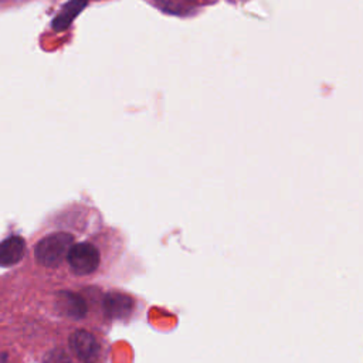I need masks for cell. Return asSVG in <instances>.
I'll list each match as a JSON object with an SVG mask.
<instances>
[{
    "label": "cell",
    "instance_id": "cell-1",
    "mask_svg": "<svg viewBox=\"0 0 363 363\" xmlns=\"http://www.w3.org/2000/svg\"><path fill=\"white\" fill-rule=\"evenodd\" d=\"M72 244L74 238L68 233L50 234L37 242L34 250L35 259L44 267H57L67 257Z\"/></svg>",
    "mask_w": 363,
    "mask_h": 363
},
{
    "label": "cell",
    "instance_id": "cell-2",
    "mask_svg": "<svg viewBox=\"0 0 363 363\" xmlns=\"http://www.w3.org/2000/svg\"><path fill=\"white\" fill-rule=\"evenodd\" d=\"M65 258L69 268L78 275H88L95 272L101 261L99 251L89 242L72 244Z\"/></svg>",
    "mask_w": 363,
    "mask_h": 363
},
{
    "label": "cell",
    "instance_id": "cell-3",
    "mask_svg": "<svg viewBox=\"0 0 363 363\" xmlns=\"http://www.w3.org/2000/svg\"><path fill=\"white\" fill-rule=\"evenodd\" d=\"M69 346L84 363H95L101 354L99 342L91 332L84 329H78L69 336Z\"/></svg>",
    "mask_w": 363,
    "mask_h": 363
},
{
    "label": "cell",
    "instance_id": "cell-4",
    "mask_svg": "<svg viewBox=\"0 0 363 363\" xmlns=\"http://www.w3.org/2000/svg\"><path fill=\"white\" fill-rule=\"evenodd\" d=\"M26 252V242L18 235H11L0 242V267L16 265Z\"/></svg>",
    "mask_w": 363,
    "mask_h": 363
},
{
    "label": "cell",
    "instance_id": "cell-5",
    "mask_svg": "<svg viewBox=\"0 0 363 363\" xmlns=\"http://www.w3.org/2000/svg\"><path fill=\"white\" fill-rule=\"evenodd\" d=\"M55 305L61 313H64L69 318H74V319L84 318L86 313L85 301L79 295L72 294V292H60L57 295Z\"/></svg>",
    "mask_w": 363,
    "mask_h": 363
},
{
    "label": "cell",
    "instance_id": "cell-6",
    "mask_svg": "<svg viewBox=\"0 0 363 363\" xmlns=\"http://www.w3.org/2000/svg\"><path fill=\"white\" fill-rule=\"evenodd\" d=\"M105 311L112 318H125L133 308V299L123 294H108L104 301Z\"/></svg>",
    "mask_w": 363,
    "mask_h": 363
},
{
    "label": "cell",
    "instance_id": "cell-7",
    "mask_svg": "<svg viewBox=\"0 0 363 363\" xmlns=\"http://www.w3.org/2000/svg\"><path fill=\"white\" fill-rule=\"evenodd\" d=\"M85 0H71L69 3H67L64 6V9L60 11V14L55 17L52 26L55 30H64L71 21L72 18L78 14V11L84 7Z\"/></svg>",
    "mask_w": 363,
    "mask_h": 363
},
{
    "label": "cell",
    "instance_id": "cell-8",
    "mask_svg": "<svg viewBox=\"0 0 363 363\" xmlns=\"http://www.w3.org/2000/svg\"><path fill=\"white\" fill-rule=\"evenodd\" d=\"M45 363H69V359L62 352H52L48 354Z\"/></svg>",
    "mask_w": 363,
    "mask_h": 363
}]
</instances>
